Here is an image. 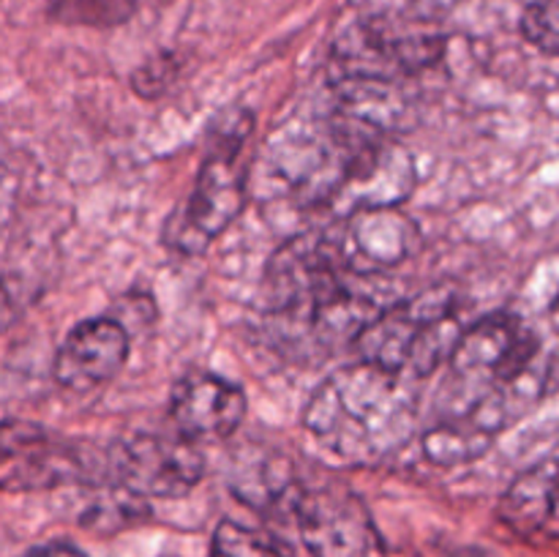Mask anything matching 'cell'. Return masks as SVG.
I'll return each mask as SVG.
<instances>
[{
    "instance_id": "11",
    "label": "cell",
    "mask_w": 559,
    "mask_h": 557,
    "mask_svg": "<svg viewBox=\"0 0 559 557\" xmlns=\"http://www.w3.org/2000/svg\"><path fill=\"white\" fill-rule=\"evenodd\" d=\"M169 413L180 435L194 442H216L233 435L246 415V393L211 371H189L169 396Z\"/></svg>"
},
{
    "instance_id": "5",
    "label": "cell",
    "mask_w": 559,
    "mask_h": 557,
    "mask_svg": "<svg viewBox=\"0 0 559 557\" xmlns=\"http://www.w3.org/2000/svg\"><path fill=\"white\" fill-rule=\"evenodd\" d=\"M538 336L524 320L513 315H489L464 328L451 355L448 410L469 407L478 399L508 393L538 355Z\"/></svg>"
},
{
    "instance_id": "9",
    "label": "cell",
    "mask_w": 559,
    "mask_h": 557,
    "mask_svg": "<svg viewBox=\"0 0 559 557\" xmlns=\"http://www.w3.org/2000/svg\"><path fill=\"white\" fill-rule=\"evenodd\" d=\"M85 457L63 437L25 420L3 426V486L14 489H52L69 481L87 478Z\"/></svg>"
},
{
    "instance_id": "14",
    "label": "cell",
    "mask_w": 559,
    "mask_h": 557,
    "mask_svg": "<svg viewBox=\"0 0 559 557\" xmlns=\"http://www.w3.org/2000/svg\"><path fill=\"white\" fill-rule=\"evenodd\" d=\"M229 486L238 500L265 513L284 506L293 508L295 513L300 495L306 491L295 478L289 459L267 448H243L235 453L233 467H229Z\"/></svg>"
},
{
    "instance_id": "1",
    "label": "cell",
    "mask_w": 559,
    "mask_h": 557,
    "mask_svg": "<svg viewBox=\"0 0 559 557\" xmlns=\"http://www.w3.org/2000/svg\"><path fill=\"white\" fill-rule=\"evenodd\" d=\"M369 278L349 262L338 235L289 238L267 262L262 284L265 315L278 342L300 355H325L360 342L385 309Z\"/></svg>"
},
{
    "instance_id": "19",
    "label": "cell",
    "mask_w": 559,
    "mask_h": 557,
    "mask_svg": "<svg viewBox=\"0 0 559 557\" xmlns=\"http://www.w3.org/2000/svg\"><path fill=\"white\" fill-rule=\"evenodd\" d=\"M27 557H85L80 549L74 546H66V544H49V546H38L33 549Z\"/></svg>"
},
{
    "instance_id": "17",
    "label": "cell",
    "mask_w": 559,
    "mask_h": 557,
    "mask_svg": "<svg viewBox=\"0 0 559 557\" xmlns=\"http://www.w3.org/2000/svg\"><path fill=\"white\" fill-rule=\"evenodd\" d=\"M49 11L55 20L69 22V25L107 27L129 20L134 0H52Z\"/></svg>"
},
{
    "instance_id": "6",
    "label": "cell",
    "mask_w": 559,
    "mask_h": 557,
    "mask_svg": "<svg viewBox=\"0 0 559 557\" xmlns=\"http://www.w3.org/2000/svg\"><path fill=\"white\" fill-rule=\"evenodd\" d=\"M109 473L136 497H183L205 475V457L186 435L136 431L109 451Z\"/></svg>"
},
{
    "instance_id": "2",
    "label": "cell",
    "mask_w": 559,
    "mask_h": 557,
    "mask_svg": "<svg viewBox=\"0 0 559 557\" xmlns=\"http://www.w3.org/2000/svg\"><path fill=\"white\" fill-rule=\"evenodd\" d=\"M413 377L374 360L331 371L304 410L309 435L344 464L382 462L402 451L418 426Z\"/></svg>"
},
{
    "instance_id": "12",
    "label": "cell",
    "mask_w": 559,
    "mask_h": 557,
    "mask_svg": "<svg viewBox=\"0 0 559 557\" xmlns=\"http://www.w3.org/2000/svg\"><path fill=\"white\" fill-rule=\"evenodd\" d=\"M500 517L519 538L559 541V453L516 475L500 500Z\"/></svg>"
},
{
    "instance_id": "13",
    "label": "cell",
    "mask_w": 559,
    "mask_h": 557,
    "mask_svg": "<svg viewBox=\"0 0 559 557\" xmlns=\"http://www.w3.org/2000/svg\"><path fill=\"white\" fill-rule=\"evenodd\" d=\"M415 235H418L415 224L396 208H366L347 216L338 240L349 262L360 273L374 276L413 254Z\"/></svg>"
},
{
    "instance_id": "18",
    "label": "cell",
    "mask_w": 559,
    "mask_h": 557,
    "mask_svg": "<svg viewBox=\"0 0 559 557\" xmlns=\"http://www.w3.org/2000/svg\"><path fill=\"white\" fill-rule=\"evenodd\" d=\"M530 42L549 55H559V0H533L522 16Z\"/></svg>"
},
{
    "instance_id": "4",
    "label": "cell",
    "mask_w": 559,
    "mask_h": 557,
    "mask_svg": "<svg viewBox=\"0 0 559 557\" xmlns=\"http://www.w3.org/2000/svg\"><path fill=\"white\" fill-rule=\"evenodd\" d=\"M464 328L456 320V300L445 289H426L409 300L382 309L360 336L366 360L407 377H426L451 360Z\"/></svg>"
},
{
    "instance_id": "8",
    "label": "cell",
    "mask_w": 559,
    "mask_h": 557,
    "mask_svg": "<svg viewBox=\"0 0 559 557\" xmlns=\"http://www.w3.org/2000/svg\"><path fill=\"white\" fill-rule=\"evenodd\" d=\"M295 522L311 557H385L371 511L344 486L306 489Z\"/></svg>"
},
{
    "instance_id": "16",
    "label": "cell",
    "mask_w": 559,
    "mask_h": 557,
    "mask_svg": "<svg viewBox=\"0 0 559 557\" xmlns=\"http://www.w3.org/2000/svg\"><path fill=\"white\" fill-rule=\"evenodd\" d=\"M211 557H293L289 546L265 530L224 519L213 533Z\"/></svg>"
},
{
    "instance_id": "10",
    "label": "cell",
    "mask_w": 559,
    "mask_h": 557,
    "mask_svg": "<svg viewBox=\"0 0 559 557\" xmlns=\"http://www.w3.org/2000/svg\"><path fill=\"white\" fill-rule=\"evenodd\" d=\"M131 339L123 322L109 317L76 322L55 355V380L76 393L112 380L129 358Z\"/></svg>"
},
{
    "instance_id": "15",
    "label": "cell",
    "mask_w": 559,
    "mask_h": 557,
    "mask_svg": "<svg viewBox=\"0 0 559 557\" xmlns=\"http://www.w3.org/2000/svg\"><path fill=\"white\" fill-rule=\"evenodd\" d=\"M491 440L495 437L475 429L473 424L442 418V424L431 426L424 435V453L429 462L442 464V467H453V464H464L484 457Z\"/></svg>"
},
{
    "instance_id": "3",
    "label": "cell",
    "mask_w": 559,
    "mask_h": 557,
    "mask_svg": "<svg viewBox=\"0 0 559 557\" xmlns=\"http://www.w3.org/2000/svg\"><path fill=\"white\" fill-rule=\"evenodd\" d=\"M251 115L233 109L213 126L205 162L197 175L194 191L164 229V240L180 254L197 257L235 222L246 200V169L240 164Z\"/></svg>"
},
{
    "instance_id": "7",
    "label": "cell",
    "mask_w": 559,
    "mask_h": 557,
    "mask_svg": "<svg viewBox=\"0 0 559 557\" xmlns=\"http://www.w3.org/2000/svg\"><path fill=\"white\" fill-rule=\"evenodd\" d=\"M445 38L426 25L396 20H364L338 36L336 58L344 76L393 82L399 74L426 69L442 55Z\"/></svg>"
}]
</instances>
